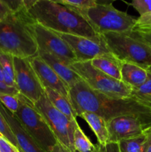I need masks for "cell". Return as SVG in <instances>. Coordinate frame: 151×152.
<instances>
[{
	"label": "cell",
	"mask_w": 151,
	"mask_h": 152,
	"mask_svg": "<svg viewBox=\"0 0 151 152\" xmlns=\"http://www.w3.org/2000/svg\"><path fill=\"white\" fill-rule=\"evenodd\" d=\"M69 99L77 117L83 112H92L107 122L114 117L130 115L139 119L144 130L151 127V109L132 97L115 99L106 96L91 89L82 80L70 88Z\"/></svg>",
	"instance_id": "obj_1"
},
{
	"label": "cell",
	"mask_w": 151,
	"mask_h": 152,
	"mask_svg": "<svg viewBox=\"0 0 151 152\" xmlns=\"http://www.w3.org/2000/svg\"><path fill=\"white\" fill-rule=\"evenodd\" d=\"M28 12L36 23L54 32L102 39L81 14L55 0H34Z\"/></svg>",
	"instance_id": "obj_2"
},
{
	"label": "cell",
	"mask_w": 151,
	"mask_h": 152,
	"mask_svg": "<svg viewBox=\"0 0 151 152\" xmlns=\"http://www.w3.org/2000/svg\"><path fill=\"white\" fill-rule=\"evenodd\" d=\"M34 22L26 7L1 21L0 52L20 58L36 55L38 46L32 31Z\"/></svg>",
	"instance_id": "obj_3"
},
{
	"label": "cell",
	"mask_w": 151,
	"mask_h": 152,
	"mask_svg": "<svg viewBox=\"0 0 151 152\" xmlns=\"http://www.w3.org/2000/svg\"><path fill=\"white\" fill-rule=\"evenodd\" d=\"M100 36L110 51L121 62L135 64L146 70L151 66V47L134 32H110Z\"/></svg>",
	"instance_id": "obj_4"
},
{
	"label": "cell",
	"mask_w": 151,
	"mask_h": 152,
	"mask_svg": "<svg viewBox=\"0 0 151 152\" xmlns=\"http://www.w3.org/2000/svg\"><path fill=\"white\" fill-rule=\"evenodd\" d=\"M80 14L89 22L98 35L105 33H130L136 19L125 12L117 10L112 4L101 3Z\"/></svg>",
	"instance_id": "obj_5"
},
{
	"label": "cell",
	"mask_w": 151,
	"mask_h": 152,
	"mask_svg": "<svg viewBox=\"0 0 151 152\" xmlns=\"http://www.w3.org/2000/svg\"><path fill=\"white\" fill-rule=\"evenodd\" d=\"M18 97L19 107L14 115L40 148L45 152H50L58 141L45 120L33 102L20 94Z\"/></svg>",
	"instance_id": "obj_6"
},
{
	"label": "cell",
	"mask_w": 151,
	"mask_h": 152,
	"mask_svg": "<svg viewBox=\"0 0 151 152\" xmlns=\"http://www.w3.org/2000/svg\"><path fill=\"white\" fill-rule=\"evenodd\" d=\"M70 67L93 90L115 99L130 97V86L95 68L90 61L73 62Z\"/></svg>",
	"instance_id": "obj_7"
},
{
	"label": "cell",
	"mask_w": 151,
	"mask_h": 152,
	"mask_svg": "<svg viewBox=\"0 0 151 152\" xmlns=\"http://www.w3.org/2000/svg\"><path fill=\"white\" fill-rule=\"evenodd\" d=\"M34 106L43 116L58 142L75 152L73 133L78 125L76 120H70L56 109L44 94L34 104Z\"/></svg>",
	"instance_id": "obj_8"
},
{
	"label": "cell",
	"mask_w": 151,
	"mask_h": 152,
	"mask_svg": "<svg viewBox=\"0 0 151 152\" xmlns=\"http://www.w3.org/2000/svg\"><path fill=\"white\" fill-rule=\"evenodd\" d=\"M15 83L19 94L35 104L44 94L36 74L28 58L13 56Z\"/></svg>",
	"instance_id": "obj_9"
},
{
	"label": "cell",
	"mask_w": 151,
	"mask_h": 152,
	"mask_svg": "<svg viewBox=\"0 0 151 152\" xmlns=\"http://www.w3.org/2000/svg\"><path fill=\"white\" fill-rule=\"evenodd\" d=\"M32 31L38 50L47 52L70 65L76 62L73 52L68 44L53 31L34 22Z\"/></svg>",
	"instance_id": "obj_10"
},
{
	"label": "cell",
	"mask_w": 151,
	"mask_h": 152,
	"mask_svg": "<svg viewBox=\"0 0 151 152\" xmlns=\"http://www.w3.org/2000/svg\"><path fill=\"white\" fill-rule=\"evenodd\" d=\"M55 33L69 45L75 55L76 62L91 61L101 55L111 53L102 37V39L97 40L81 36Z\"/></svg>",
	"instance_id": "obj_11"
},
{
	"label": "cell",
	"mask_w": 151,
	"mask_h": 152,
	"mask_svg": "<svg viewBox=\"0 0 151 152\" xmlns=\"http://www.w3.org/2000/svg\"><path fill=\"white\" fill-rule=\"evenodd\" d=\"M107 128L108 143H118L124 140L140 136L144 131L139 119L130 115L120 116L108 120Z\"/></svg>",
	"instance_id": "obj_12"
},
{
	"label": "cell",
	"mask_w": 151,
	"mask_h": 152,
	"mask_svg": "<svg viewBox=\"0 0 151 152\" xmlns=\"http://www.w3.org/2000/svg\"><path fill=\"white\" fill-rule=\"evenodd\" d=\"M28 59L43 88H50L70 99V88L68 86L49 66L48 64L46 63L38 56V53L32 57L28 58Z\"/></svg>",
	"instance_id": "obj_13"
},
{
	"label": "cell",
	"mask_w": 151,
	"mask_h": 152,
	"mask_svg": "<svg viewBox=\"0 0 151 152\" xmlns=\"http://www.w3.org/2000/svg\"><path fill=\"white\" fill-rule=\"evenodd\" d=\"M0 112L8 124L16 140L18 149L20 152H45L43 151L35 140L24 129L16 116L10 113L0 102Z\"/></svg>",
	"instance_id": "obj_14"
},
{
	"label": "cell",
	"mask_w": 151,
	"mask_h": 152,
	"mask_svg": "<svg viewBox=\"0 0 151 152\" xmlns=\"http://www.w3.org/2000/svg\"><path fill=\"white\" fill-rule=\"evenodd\" d=\"M38 55L49 65L56 74L66 83L69 88L75 86L81 79L75 71H73L70 65L62 59L42 50H38Z\"/></svg>",
	"instance_id": "obj_15"
},
{
	"label": "cell",
	"mask_w": 151,
	"mask_h": 152,
	"mask_svg": "<svg viewBox=\"0 0 151 152\" xmlns=\"http://www.w3.org/2000/svg\"><path fill=\"white\" fill-rule=\"evenodd\" d=\"M91 64L95 68L109 77L121 81V62L112 53H107L92 59Z\"/></svg>",
	"instance_id": "obj_16"
},
{
	"label": "cell",
	"mask_w": 151,
	"mask_h": 152,
	"mask_svg": "<svg viewBox=\"0 0 151 152\" xmlns=\"http://www.w3.org/2000/svg\"><path fill=\"white\" fill-rule=\"evenodd\" d=\"M147 71L137 65L121 62V81L131 88L142 86L148 78Z\"/></svg>",
	"instance_id": "obj_17"
},
{
	"label": "cell",
	"mask_w": 151,
	"mask_h": 152,
	"mask_svg": "<svg viewBox=\"0 0 151 152\" xmlns=\"http://www.w3.org/2000/svg\"><path fill=\"white\" fill-rule=\"evenodd\" d=\"M88 124L97 138L98 143L105 146L108 143L107 122L100 116L92 112H83L79 115Z\"/></svg>",
	"instance_id": "obj_18"
},
{
	"label": "cell",
	"mask_w": 151,
	"mask_h": 152,
	"mask_svg": "<svg viewBox=\"0 0 151 152\" xmlns=\"http://www.w3.org/2000/svg\"><path fill=\"white\" fill-rule=\"evenodd\" d=\"M44 92L50 103L56 109L59 110L61 113L65 114L70 120H76V113L70 99L50 88H44Z\"/></svg>",
	"instance_id": "obj_19"
},
{
	"label": "cell",
	"mask_w": 151,
	"mask_h": 152,
	"mask_svg": "<svg viewBox=\"0 0 151 152\" xmlns=\"http://www.w3.org/2000/svg\"><path fill=\"white\" fill-rule=\"evenodd\" d=\"M0 65L5 84L8 87L16 88L13 56L8 53L0 52Z\"/></svg>",
	"instance_id": "obj_20"
},
{
	"label": "cell",
	"mask_w": 151,
	"mask_h": 152,
	"mask_svg": "<svg viewBox=\"0 0 151 152\" xmlns=\"http://www.w3.org/2000/svg\"><path fill=\"white\" fill-rule=\"evenodd\" d=\"M149 74V73H148ZM130 97L139 104L151 109V75L149 74L147 80L142 86L132 88Z\"/></svg>",
	"instance_id": "obj_21"
},
{
	"label": "cell",
	"mask_w": 151,
	"mask_h": 152,
	"mask_svg": "<svg viewBox=\"0 0 151 152\" xmlns=\"http://www.w3.org/2000/svg\"><path fill=\"white\" fill-rule=\"evenodd\" d=\"M144 133L140 136L124 140L118 142L120 152H145Z\"/></svg>",
	"instance_id": "obj_22"
},
{
	"label": "cell",
	"mask_w": 151,
	"mask_h": 152,
	"mask_svg": "<svg viewBox=\"0 0 151 152\" xmlns=\"http://www.w3.org/2000/svg\"><path fill=\"white\" fill-rule=\"evenodd\" d=\"M73 145L76 152H91L95 146L78 125L73 133Z\"/></svg>",
	"instance_id": "obj_23"
},
{
	"label": "cell",
	"mask_w": 151,
	"mask_h": 152,
	"mask_svg": "<svg viewBox=\"0 0 151 152\" xmlns=\"http://www.w3.org/2000/svg\"><path fill=\"white\" fill-rule=\"evenodd\" d=\"M56 1L59 4L67 6L79 14L81 12L96 6L98 3L96 0H56Z\"/></svg>",
	"instance_id": "obj_24"
},
{
	"label": "cell",
	"mask_w": 151,
	"mask_h": 152,
	"mask_svg": "<svg viewBox=\"0 0 151 152\" xmlns=\"http://www.w3.org/2000/svg\"><path fill=\"white\" fill-rule=\"evenodd\" d=\"M18 94H0V102L13 114H16L19 110V102Z\"/></svg>",
	"instance_id": "obj_25"
},
{
	"label": "cell",
	"mask_w": 151,
	"mask_h": 152,
	"mask_svg": "<svg viewBox=\"0 0 151 152\" xmlns=\"http://www.w3.org/2000/svg\"><path fill=\"white\" fill-rule=\"evenodd\" d=\"M136 33H151V13L136 19V25L133 29Z\"/></svg>",
	"instance_id": "obj_26"
},
{
	"label": "cell",
	"mask_w": 151,
	"mask_h": 152,
	"mask_svg": "<svg viewBox=\"0 0 151 152\" xmlns=\"http://www.w3.org/2000/svg\"><path fill=\"white\" fill-rule=\"evenodd\" d=\"M0 136L4 137L5 139H7L9 142H11L13 145H14L18 148L17 142L13 135V132L10 130L8 124L7 123L6 120H4V117L0 112Z\"/></svg>",
	"instance_id": "obj_27"
},
{
	"label": "cell",
	"mask_w": 151,
	"mask_h": 152,
	"mask_svg": "<svg viewBox=\"0 0 151 152\" xmlns=\"http://www.w3.org/2000/svg\"><path fill=\"white\" fill-rule=\"evenodd\" d=\"M130 5L137 10L140 16L151 13V0H133Z\"/></svg>",
	"instance_id": "obj_28"
},
{
	"label": "cell",
	"mask_w": 151,
	"mask_h": 152,
	"mask_svg": "<svg viewBox=\"0 0 151 152\" xmlns=\"http://www.w3.org/2000/svg\"><path fill=\"white\" fill-rule=\"evenodd\" d=\"M2 94L16 95L19 94V91L16 88L8 87L5 84L4 81V77H3L2 75V72H1V65H0V94Z\"/></svg>",
	"instance_id": "obj_29"
},
{
	"label": "cell",
	"mask_w": 151,
	"mask_h": 152,
	"mask_svg": "<svg viewBox=\"0 0 151 152\" xmlns=\"http://www.w3.org/2000/svg\"><path fill=\"white\" fill-rule=\"evenodd\" d=\"M0 152H20L14 145L2 136H0Z\"/></svg>",
	"instance_id": "obj_30"
},
{
	"label": "cell",
	"mask_w": 151,
	"mask_h": 152,
	"mask_svg": "<svg viewBox=\"0 0 151 152\" xmlns=\"http://www.w3.org/2000/svg\"><path fill=\"white\" fill-rule=\"evenodd\" d=\"M10 13H12L11 10L4 2V0H0V22L4 20Z\"/></svg>",
	"instance_id": "obj_31"
},
{
	"label": "cell",
	"mask_w": 151,
	"mask_h": 152,
	"mask_svg": "<svg viewBox=\"0 0 151 152\" xmlns=\"http://www.w3.org/2000/svg\"><path fill=\"white\" fill-rule=\"evenodd\" d=\"M146 142H145V152H151V128L145 129L144 131Z\"/></svg>",
	"instance_id": "obj_32"
},
{
	"label": "cell",
	"mask_w": 151,
	"mask_h": 152,
	"mask_svg": "<svg viewBox=\"0 0 151 152\" xmlns=\"http://www.w3.org/2000/svg\"><path fill=\"white\" fill-rule=\"evenodd\" d=\"M133 32V31H132ZM136 35L151 47V33H136Z\"/></svg>",
	"instance_id": "obj_33"
},
{
	"label": "cell",
	"mask_w": 151,
	"mask_h": 152,
	"mask_svg": "<svg viewBox=\"0 0 151 152\" xmlns=\"http://www.w3.org/2000/svg\"><path fill=\"white\" fill-rule=\"evenodd\" d=\"M50 152H73V151H70L69 148L65 147V145L61 144L60 142H57V143L53 146V148H52L51 151Z\"/></svg>",
	"instance_id": "obj_34"
},
{
	"label": "cell",
	"mask_w": 151,
	"mask_h": 152,
	"mask_svg": "<svg viewBox=\"0 0 151 152\" xmlns=\"http://www.w3.org/2000/svg\"><path fill=\"white\" fill-rule=\"evenodd\" d=\"M105 148L106 152H120L118 143H107Z\"/></svg>",
	"instance_id": "obj_35"
},
{
	"label": "cell",
	"mask_w": 151,
	"mask_h": 152,
	"mask_svg": "<svg viewBox=\"0 0 151 152\" xmlns=\"http://www.w3.org/2000/svg\"><path fill=\"white\" fill-rule=\"evenodd\" d=\"M91 152H106L105 151V148L103 145H100V144L97 143L95 145L94 148L93 149V151Z\"/></svg>",
	"instance_id": "obj_36"
},
{
	"label": "cell",
	"mask_w": 151,
	"mask_h": 152,
	"mask_svg": "<svg viewBox=\"0 0 151 152\" xmlns=\"http://www.w3.org/2000/svg\"><path fill=\"white\" fill-rule=\"evenodd\" d=\"M147 72L149 73V74L151 75V66L149 67V68H148L147 69Z\"/></svg>",
	"instance_id": "obj_37"
},
{
	"label": "cell",
	"mask_w": 151,
	"mask_h": 152,
	"mask_svg": "<svg viewBox=\"0 0 151 152\" xmlns=\"http://www.w3.org/2000/svg\"><path fill=\"white\" fill-rule=\"evenodd\" d=\"M150 123H151V113H150ZM151 128V127H150Z\"/></svg>",
	"instance_id": "obj_38"
}]
</instances>
